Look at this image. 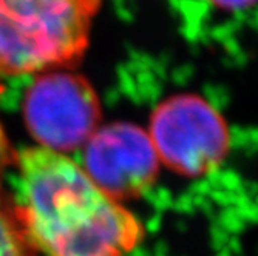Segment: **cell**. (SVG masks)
Listing matches in <instances>:
<instances>
[{"instance_id": "cell-6", "label": "cell", "mask_w": 258, "mask_h": 256, "mask_svg": "<svg viewBox=\"0 0 258 256\" xmlns=\"http://www.w3.org/2000/svg\"><path fill=\"white\" fill-rule=\"evenodd\" d=\"M31 248L16 215L11 216L0 205V256H33Z\"/></svg>"}, {"instance_id": "cell-3", "label": "cell", "mask_w": 258, "mask_h": 256, "mask_svg": "<svg viewBox=\"0 0 258 256\" xmlns=\"http://www.w3.org/2000/svg\"><path fill=\"white\" fill-rule=\"evenodd\" d=\"M149 136L161 165L184 178L215 172L230 148L226 119L209 101L194 93L161 101L150 114Z\"/></svg>"}, {"instance_id": "cell-7", "label": "cell", "mask_w": 258, "mask_h": 256, "mask_svg": "<svg viewBox=\"0 0 258 256\" xmlns=\"http://www.w3.org/2000/svg\"><path fill=\"white\" fill-rule=\"evenodd\" d=\"M206 2L220 8V10L240 11V10H246V8L253 7L255 4H258V0H206Z\"/></svg>"}, {"instance_id": "cell-4", "label": "cell", "mask_w": 258, "mask_h": 256, "mask_svg": "<svg viewBox=\"0 0 258 256\" xmlns=\"http://www.w3.org/2000/svg\"><path fill=\"white\" fill-rule=\"evenodd\" d=\"M23 113L30 133L48 150L84 147L101 122V102L91 83L72 73L45 74L30 87Z\"/></svg>"}, {"instance_id": "cell-2", "label": "cell", "mask_w": 258, "mask_h": 256, "mask_svg": "<svg viewBox=\"0 0 258 256\" xmlns=\"http://www.w3.org/2000/svg\"><path fill=\"white\" fill-rule=\"evenodd\" d=\"M102 0H0V73L73 65L88 48Z\"/></svg>"}, {"instance_id": "cell-1", "label": "cell", "mask_w": 258, "mask_h": 256, "mask_svg": "<svg viewBox=\"0 0 258 256\" xmlns=\"http://www.w3.org/2000/svg\"><path fill=\"white\" fill-rule=\"evenodd\" d=\"M17 160L16 218L30 244L46 256H127L144 239L141 221L70 157L33 147Z\"/></svg>"}, {"instance_id": "cell-5", "label": "cell", "mask_w": 258, "mask_h": 256, "mask_svg": "<svg viewBox=\"0 0 258 256\" xmlns=\"http://www.w3.org/2000/svg\"><path fill=\"white\" fill-rule=\"evenodd\" d=\"M161 160L149 131L132 122L99 127L84 145V170L111 199L144 195L159 176Z\"/></svg>"}, {"instance_id": "cell-8", "label": "cell", "mask_w": 258, "mask_h": 256, "mask_svg": "<svg viewBox=\"0 0 258 256\" xmlns=\"http://www.w3.org/2000/svg\"><path fill=\"white\" fill-rule=\"evenodd\" d=\"M2 85H0V93H2ZM11 160V151H10V145L7 141V136L4 133V128L0 125V178H2L8 162Z\"/></svg>"}]
</instances>
